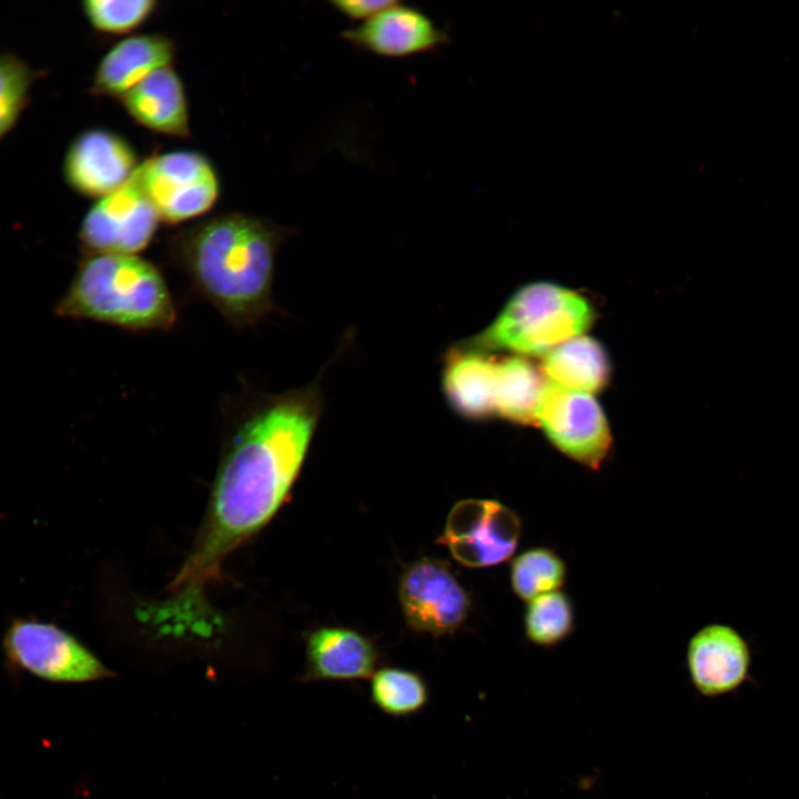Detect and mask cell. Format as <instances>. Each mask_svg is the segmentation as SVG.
Wrapping results in <instances>:
<instances>
[{
    "instance_id": "11",
    "label": "cell",
    "mask_w": 799,
    "mask_h": 799,
    "mask_svg": "<svg viewBox=\"0 0 799 799\" xmlns=\"http://www.w3.org/2000/svg\"><path fill=\"white\" fill-rule=\"evenodd\" d=\"M140 163L124 136L109 129L90 128L77 134L67 148L62 174L72 191L97 201L129 183Z\"/></svg>"
},
{
    "instance_id": "5",
    "label": "cell",
    "mask_w": 799,
    "mask_h": 799,
    "mask_svg": "<svg viewBox=\"0 0 799 799\" xmlns=\"http://www.w3.org/2000/svg\"><path fill=\"white\" fill-rule=\"evenodd\" d=\"M134 181L168 224L209 212L220 195V179L211 160L192 150L160 153L140 163Z\"/></svg>"
},
{
    "instance_id": "24",
    "label": "cell",
    "mask_w": 799,
    "mask_h": 799,
    "mask_svg": "<svg viewBox=\"0 0 799 799\" xmlns=\"http://www.w3.org/2000/svg\"><path fill=\"white\" fill-rule=\"evenodd\" d=\"M155 0H85L82 12L99 32L124 34L143 24L156 10Z\"/></svg>"
},
{
    "instance_id": "14",
    "label": "cell",
    "mask_w": 799,
    "mask_h": 799,
    "mask_svg": "<svg viewBox=\"0 0 799 799\" xmlns=\"http://www.w3.org/2000/svg\"><path fill=\"white\" fill-rule=\"evenodd\" d=\"M173 41L160 33L130 36L111 47L101 58L92 79V91L120 98L152 72L171 67Z\"/></svg>"
},
{
    "instance_id": "3",
    "label": "cell",
    "mask_w": 799,
    "mask_h": 799,
    "mask_svg": "<svg viewBox=\"0 0 799 799\" xmlns=\"http://www.w3.org/2000/svg\"><path fill=\"white\" fill-rule=\"evenodd\" d=\"M54 313L131 332L168 331L178 315L159 267L139 255L84 253Z\"/></svg>"
},
{
    "instance_id": "16",
    "label": "cell",
    "mask_w": 799,
    "mask_h": 799,
    "mask_svg": "<svg viewBox=\"0 0 799 799\" xmlns=\"http://www.w3.org/2000/svg\"><path fill=\"white\" fill-rule=\"evenodd\" d=\"M378 663L374 644L362 634L338 627L313 631L306 641L307 681H354L372 677Z\"/></svg>"
},
{
    "instance_id": "9",
    "label": "cell",
    "mask_w": 799,
    "mask_h": 799,
    "mask_svg": "<svg viewBox=\"0 0 799 799\" xmlns=\"http://www.w3.org/2000/svg\"><path fill=\"white\" fill-rule=\"evenodd\" d=\"M520 535L516 514L496 500L464 499L454 505L439 542L461 564L478 568L512 556Z\"/></svg>"
},
{
    "instance_id": "7",
    "label": "cell",
    "mask_w": 799,
    "mask_h": 799,
    "mask_svg": "<svg viewBox=\"0 0 799 799\" xmlns=\"http://www.w3.org/2000/svg\"><path fill=\"white\" fill-rule=\"evenodd\" d=\"M536 422L562 453L593 469L599 467L609 452V426L590 394L545 384Z\"/></svg>"
},
{
    "instance_id": "22",
    "label": "cell",
    "mask_w": 799,
    "mask_h": 799,
    "mask_svg": "<svg viewBox=\"0 0 799 799\" xmlns=\"http://www.w3.org/2000/svg\"><path fill=\"white\" fill-rule=\"evenodd\" d=\"M574 628V610L569 598L555 590L532 599L525 613L527 638L543 647L566 639Z\"/></svg>"
},
{
    "instance_id": "21",
    "label": "cell",
    "mask_w": 799,
    "mask_h": 799,
    "mask_svg": "<svg viewBox=\"0 0 799 799\" xmlns=\"http://www.w3.org/2000/svg\"><path fill=\"white\" fill-rule=\"evenodd\" d=\"M566 567L550 549L533 548L519 554L510 565L514 593L524 600L558 590L564 584Z\"/></svg>"
},
{
    "instance_id": "10",
    "label": "cell",
    "mask_w": 799,
    "mask_h": 799,
    "mask_svg": "<svg viewBox=\"0 0 799 799\" xmlns=\"http://www.w3.org/2000/svg\"><path fill=\"white\" fill-rule=\"evenodd\" d=\"M400 603L407 624L417 631L445 635L466 619L471 601L449 567L424 558L405 569L400 581Z\"/></svg>"
},
{
    "instance_id": "15",
    "label": "cell",
    "mask_w": 799,
    "mask_h": 799,
    "mask_svg": "<svg viewBox=\"0 0 799 799\" xmlns=\"http://www.w3.org/2000/svg\"><path fill=\"white\" fill-rule=\"evenodd\" d=\"M497 358L468 345L445 356L443 392L451 408L468 421L495 416Z\"/></svg>"
},
{
    "instance_id": "13",
    "label": "cell",
    "mask_w": 799,
    "mask_h": 799,
    "mask_svg": "<svg viewBox=\"0 0 799 799\" xmlns=\"http://www.w3.org/2000/svg\"><path fill=\"white\" fill-rule=\"evenodd\" d=\"M342 37L362 51L397 59L432 52L449 42V34L425 12L397 1Z\"/></svg>"
},
{
    "instance_id": "4",
    "label": "cell",
    "mask_w": 799,
    "mask_h": 799,
    "mask_svg": "<svg viewBox=\"0 0 799 799\" xmlns=\"http://www.w3.org/2000/svg\"><path fill=\"white\" fill-rule=\"evenodd\" d=\"M593 318L594 310L583 295L552 283H532L520 287L466 345L482 351L546 354L581 335Z\"/></svg>"
},
{
    "instance_id": "6",
    "label": "cell",
    "mask_w": 799,
    "mask_h": 799,
    "mask_svg": "<svg viewBox=\"0 0 799 799\" xmlns=\"http://www.w3.org/2000/svg\"><path fill=\"white\" fill-rule=\"evenodd\" d=\"M4 649L17 666L48 681L85 682L111 675L78 639L51 624L14 621Z\"/></svg>"
},
{
    "instance_id": "18",
    "label": "cell",
    "mask_w": 799,
    "mask_h": 799,
    "mask_svg": "<svg viewBox=\"0 0 799 799\" xmlns=\"http://www.w3.org/2000/svg\"><path fill=\"white\" fill-rule=\"evenodd\" d=\"M540 371L553 385L591 394L604 387L610 368L604 347L579 335L546 353Z\"/></svg>"
},
{
    "instance_id": "20",
    "label": "cell",
    "mask_w": 799,
    "mask_h": 799,
    "mask_svg": "<svg viewBox=\"0 0 799 799\" xmlns=\"http://www.w3.org/2000/svg\"><path fill=\"white\" fill-rule=\"evenodd\" d=\"M370 698L383 714L394 718L416 715L429 701V689L424 678L412 670L385 667L371 677Z\"/></svg>"
},
{
    "instance_id": "25",
    "label": "cell",
    "mask_w": 799,
    "mask_h": 799,
    "mask_svg": "<svg viewBox=\"0 0 799 799\" xmlns=\"http://www.w3.org/2000/svg\"><path fill=\"white\" fill-rule=\"evenodd\" d=\"M395 2L394 0H334L331 4L350 20L363 23Z\"/></svg>"
},
{
    "instance_id": "1",
    "label": "cell",
    "mask_w": 799,
    "mask_h": 799,
    "mask_svg": "<svg viewBox=\"0 0 799 799\" xmlns=\"http://www.w3.org/2000/svg\"><path fill=\"white\" fill-rule=\"evenodd\" d=\"M322 404L313 386L269 396L241 422L215 476L194 547L160 601L139 610L160 635L211 637L222 626L206 599L222 562L261 530L286 498Z\"/></svg>"
},
{
    "instance_id": "2",
    "label": "cell",
    "mask_w": 799,
    "mask_h": 799,
    "mask_svg": "<svg viewBox=\"0 0 799 799\" xmlns=\"http://www.w3.org/2000/svg\"><path fill=\"white\" fill-rule=\"evenodd\" d=\"M285 231L260 218L225 213L176 234L172 256L194 291L231 324L257 323L273 307L277 251Z\"/></svg>"
},
{
    "instance_id": "8",
    "label": "cell",
    "mask_w": 799,
    "mask_h": 799,
    "mask_svg": "<svg viewBox=\"0 0 799 799\" xmlns=\"http://www.w3.org/2000/svg\"><path fill=\"white\" fill-rule=\"evenodd\" d=\"M160 221L132 178L89 208L80 224L79 240L84 253L138 255L151 243Z\"/></svg>"
},
{
    "instance_id": "12",
    "label": "cell",
    "mask_w": 799,
    "mask_h": 799,
    "mask_svg": "<svg viewBox=\"0 0 799 799\" xmlns=\"http://www.w3.org/2000/svg\"><path fill=\"white\" fill-rule=\"evenodd\" d=\"M751 653L734 627L710 624L698 630L687 647V668L695 689L714 698L737 690L749 677Z\"/></svg>"
},
{
    "instance_id": "19",
    "label": "cell",
    "mask_w": 799,
    "mask_h": 799,
    "mask_svg": "<svg viewBox=\"0 0 799 799\" xmlns=\"http://www.w3.org/2000/svg\"><path fill=\"white\" fill-rule=\"evenodd\" d=\"M545 384L542 371L520 357L497 360L495 416L517 424L536 423Z\"/></svg>"
},
{
    "instance_id": "23",
    "label": "cell",
    "mask_w": 799,
    "mask_h": 799,
    "mask_svg": "<svg viewBox=\"0 0 799 799\" xmlns=\"http://www.w3.org/2000/svg\"><path fill=\"white\" fill-rule=\"evenodd\" d=\"M37 72L12 53H0V141L27 108Z\"/></svg>"
},
{
    "instance_id": "17",
    "label": "cell",
    "mask_w": 799,
    "mask_h": 799,
    "mask_svg": "<svg viewBox=\"0 0 799 799\" xmlns=\"http://www.w3.org/2000/svg\"><path fill=\"white\" fill-rule=\"evenodd\" d=\"M119 99L142 127L175 138L190 135L185 89L172 67L152 72Z\"/></svg>"
}]
</instances>
